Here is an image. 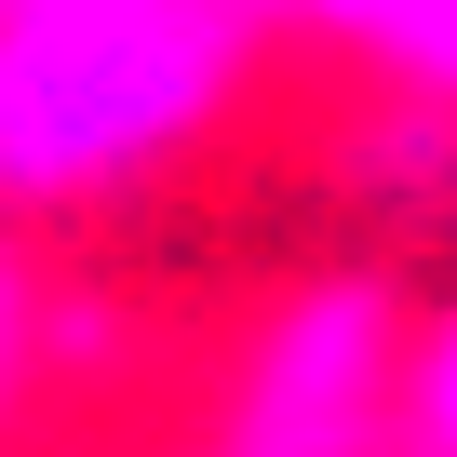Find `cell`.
Returning a JSON list of instances; mask_svg holds the SVG:
<instances>
[{
  "mask_svg": "<svg viewBox=\"0 0 457 457\" xmlns=\"http://www.w3.org/2000/svg\"><path fill=\"white\" fill-rule=\"evenodd\" d=\"M337 188H350V215L403 228V243H444L457 228V95L377 81L350 108V135H337Z\"/></svg>",
  "mask_w": 457,
  "mask_h": 457,
  "instance_id": "cell-3",
  "label": "cell"
},
{
  "mask_svg": "<svg viewBox=\"0 0 457 457\" xmlns=\"http://www.w3.org/2000/svg\"><path fill=\"white\" fill-rule=\"evenodd\" d=\"M0 14H68V0H0Z\"/></svg>",
  "mask_w": 457,
  "mask_h": 457,
  "instance_id": "cell-7",
  "label": "cell"
},
{
  "mask_svg": "<svg viewBox=\"0 0 457 457\" xmlns=\"http://www.w3.org/2000/svg\"><path fill=\"white\" fill-rule=\"evenodd\" d=\"M28 363H41V283L0 256V417H14V390H28Z\"/></svg>",
  "mask_w": 457,
  "mask_h": 457,
  "instance_id": "cell-6",
  "label": "cell"
},
{
  "mask_svg": "<svg viewBox=\"0 0 457 457\" xmlns=\"http://www.w3.org/2000/svg\"><path fill=\"white\" fill-rule=\"evenodd\" d=\"M228 0H68L0 14V202H121L228 135L256 81Z\"/></svg>",
  "mask_w": 457,
  "mask_h": 457,
  "instance_id": "cell-1",
  "label": "cell"
},
{
  "mask_svg": "<svg viewBox=\"0 0 457 457\" xmlns=\"http://www.w3.org/2000/svg\"><path fill=\"white\" fill-rule=\"evenodd\" d=\"M256 41H323L363 81L403 95H457V0H228Z\"/></svg>",
  "mask_w": 457,
  "mask_h": 457,
  "instance_id": "cell-4",
  "label": "cell"
},
{
  "mask_svg": "<svg viewBox=\"0 0 457 457\" xmlns=\"http://www.w3.org/2000/svg\"><path fill=\"white\" fill-rule=\"evenodd\" d=\"M390 457H457V283H444V296H417V323H403Z\"/></svg>",
  "mask_w": 457,
  "mask_h": 457,
  "instance_id": "cell-5",
  "label": "cell"
},
{
  "mask_svg": "<svg viewBox=\"0 0 457 457\" xmlns=\"http://www.w3.org/2000/svg\"><path fill=\"white\" fill-rule=\"evenodd\" d=\"M403 270L337 256L296 296H270V323L243 337L215 390V444L202 457H390V390H403Z\"/></svg>",
  "mask_w": 457,
  "mask_h": 457,
  "instance_id": "cell-2",
  "label": "cell"
}]
</instances>
